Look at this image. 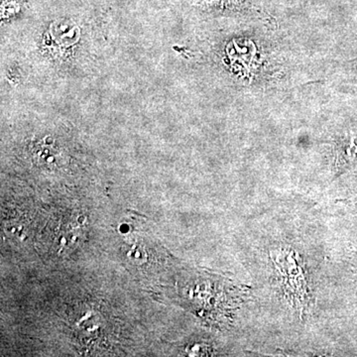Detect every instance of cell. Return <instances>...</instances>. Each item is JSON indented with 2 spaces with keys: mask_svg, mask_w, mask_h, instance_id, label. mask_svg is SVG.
I'll list each match as a JSON object with an SVG mask.
<instances>
[{
  "mask_svg": "<svg viewBox=\"0 0 357 357\" xmlns=\"http://www.w3.org/2000/svg\"><path fill=\"white\" fill-rule=\"evenodd\" d=\"M357 160V131H349L337 141L335 163L337 173L349 168Z\"/></svg>",
  "mask_w": 357,
  "mask_h": 357,
  "instance_id": "obj_1",
  "label": "cell"
}]
</instances>
